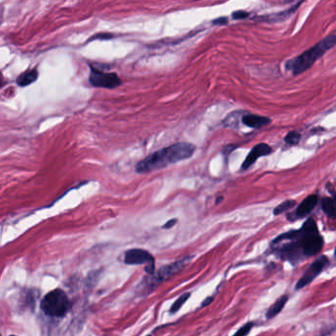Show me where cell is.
<instances>
[{
    "mask_svg": "<svg viewBox=\"0 0 336 336\" xmlns=\"http://www.w3.org/2000/svg\"><path fill=\"white\" fill-rule=\"evenodd\" d=\"M195 152V146L188 142H178L158 150L136 165L138 173L151 172L166 168L168 165L189 159Z\"/></svg>",
    "mask_w": 336,
    "mask_h": 336,
    "instance_id": "obj_1",
    "label": "cell"
},
{
    "mask_svg": "<svg viewBox=\"0 0 336 336\" xmlns=\"http://www.w3.org/2000/svg\"><path fill=\"white\" fill-rule=\"evenodd\" d=\"M335 46H336V35H329L300 56L287 61L286 68L290 70L293 75H300L311 68L316 61L322 58Z\"/></svg>",
    "mask_w": 336,
    "mask_h": 336,
    "instance_id": "obj_2",
    "label": "cell"
},
{
    "mask_svg": "<svg viewBox=\"0 0 336 336\" xmlns=\"http://www.w3.org/2000/svg\"><path fill=\"white\" fill-rule=\"evenodd\" d=\"M71 307L66 293L61 289L49 292L41 302L42 311L52 318H63Z\"/></svg>",
    "mask_w": 336,
    "mask_h": 336,
    "instance_id": "obj_3",
    "label": "cell"
},
{
    "mask_svg": "<svg viewBox=\"0 0 336 336\" xmlns=\"http://www.w3.org/2000/svg\"><path fill=\"white\" fill-rule=\"evenodd\" d=\"M191 257L186 256L183 257L173 263H170L168 265H165L163 267H161L158 272L151 274L149 277H147L144 283H145V288L147 289V291L151 292L156 286H158L159 284H161L164 281L168 280V278L172 277L174 274L178 273L181 269H183L185 267V265L190 261Z\"/></svg>",
    "mask_w": 336,
    "mask_h": 336,
    "instance_id": "obj_4",
    "label": "cell"
},
{
    "mask_svg": "<svg viewBox=\"0 0 336 336\" xmlns=\"http://www.w3.org/2000/svg\"><path fill=\"white\" fill-rule=\"evenodd\" d=\"M90 69L91 72L89 76V82L93 87L113 89L122 84L120 77L115 73L104 72L91 64Z\"/></svg>",
    "mask_w": 336,
    "mask_h": 336,
    "instance_id": "obj_5",
    "label": "cell"
},
{
    "mask_svg": "<svg viewBox=\"0 0 336 336\" xmlns=\"http://www.w3.org/2000/svg\"><path fill=\"white\" fill-rule=\"evenodd\" d=\"M124 262L129 265L146 264V272L153 274L155 270V260L153 255L142 249H131L124 253Z\"/></svg>",
    "mask_w": 336,
    "mask_h": 336,
    "instance_id": "obj_6",
    "label": "cell"
},
{
    "mask_svg": "<svg viewBox=\"0 0 336 336\" xmlns=\"http://www.w3.org/2000/svg\"><path fill=\"white\" fill-rule=\"evenodd\" d=\"M329 264V258L326 255L320 256L318 259H316L310 267L306 270L304 275L298 281L296 285V289H302L309 285L311 282H313L316 277H318L321 272L326 268V266Z\"/></svg>",
    "mask_w": 336,
    "mask_h": 336,
    "instance_id": "obj_7",
    "label": "cell"
},
{
    "mask_svg": "<svg viewBox=\"0 0 336 336\" xmlns=\"http://www.w3.org/2000/svg\"><path fill=\"white\" fill-rule=\"evenodd\" d=\"M303 245V251L305 256H313L318 254L324 247V238L319 234L309 236L303 240H300Z\"/></svg>",
    "mask_w": 336,
    "mask_h": 336,
    "instance_id": "obj_8",
    "label": "cell"
},
{
    "mask_svg": "<svg viewBox=\"0 0 336 336\" xmlns=\"http://www.w3.org/2000/svg\"><path fill=\"white\" fill-rule=\"evenodd\" d=\"M271 153H272V149L268 144L259 143V144L255 145L252 149L250 154L247 156L246 160L244 161V163L242 165V168L247 169V168H251L256 162V160L259 157L267 156V155H270Z\"/></svg>",
    "mask_w": 336,
    "mask_h": 336,
    "instance_id": "obj_9",
    "label": "cell"
},
{
    "mask_svg": "<svg viewBox=\"0 0 336 336\" xmlns=\"http://www.w3.org/2000/svg\"><path fill=\"white\" fill-rule=\"evenodd\" d=\"M303 2H299L296 5H294L293 7L285 10V11H281V12H277V13H272V14H267V15H260L257 17H254L253 20L257 21V22H265V23H279V22H283L285 20H287L288 18L291 17V15L296 12V10L298 9V7L302 4Z\"/></svg>",
    "mask_w": 336,
    "mask_h": 336,
    "instance_id": "obj_10",
    "label": "cell"
},
{
    "mask_svg": "<svg viewBox=\"0 0 336 336\" xmlns=\"http://www.w3.org/2000/svg\"><path fill=\"white\" fill-rule=\"evenodd\" d=\"M318 202H319L318 195H316V194L309 195L307 198H305L301 202V204L298 206L297 210L293 214H291V215L288 216V218L292 217V216H295L294 217V220H295V219L303 218V217L309 215L314 210V208L317 206Z\"/></svg>",
    "mask_w": 336,
    "mask_h": 336,
    "instance_id": "obj_11",
    "label": "cell"
},
{
    "mask_svg": "<svg viewBox=\"0 0 336 336\" xmlns=\"http://www.w3.org/2000/svg\"><path fill=\"white\" fill-rule=\"evenodd\" d=\"M242 122L252 128H260L262 126H265L271 122V119L266 116L262 115H257V114H252V113H247L243 115L242 117Z\"/></svg>",
    "mask_w": 336,
    "mask_h": 336,
    "instance_id": "obj_12",
    "label": "cell"
},
{
    "mask_svg": "<svg viewBox=\"0 0 336 336\" xmlns=\"http://www.w3.org/2000/svg\"><path fill=\"white\" fill-rule=\"evenodd\" d=\"M39 77V72L37 69H31L22 73L16 80V83L20 87H27L32 83L36 82Z\"/></svg>",
    "mask_w": 336,
    "mask_h": 336,
    "instance_id": "obj_13",
    "label": "cell"
},
{
    "mask_svg": "<svg viewBox=\"0 0 336 336\" xmlns=\"http://www.w3.org/2000/svg\"><path fill=\"white\" fill-rule=\"evenodd\" d=\"M288 301V296L287 295H284L282 296L281 298H279L270 308L269 310L267 311V314H266V318L268 320L276 317L278 314H280L281 311L284 309L286 303Z\"/></svg>",
    "mask_w": 336,
    "mask_h": 336,
    "instance_id": "obj_14",
    "label": "cell"
},
{
    "mask_svg": "<svg viewBox=\"0 0 336 336\" xmlns=\"http://www.w3.org/2000/svg\"><path fill=\"white\" fill-rule=\"evenodd\" d=\"M322 208L328 216L333 217V218L336 217V204L333 198H331V197L323 198Z\"/></svg>",
    "mask_w": 336,
    "mask_h": 336,
    "instance_id": "obj_15",
    "label": "cell"
},
{
    "mask_svg": "<svg viewBox=\"0 0 336 336\" xmlns=\"http://www.w3.org/2000/svg\"><path fill=\"white\" fill-rule=\"evenodd\" d=\"M189 297H190V293H185V294H183V295H181L178 299H176L175 300V302L172 304V306L170 307V309H169V312L171 313V314H174V313H176V312H178V310L183 306V304L189 299Z\"/></svg>",
    "mask_w": 336,
    "mask_h": 336,
    "instance_id": "obj_16",
    "label": "cell"
},
{
    "mask_svg": "<svg viewBox=\"0 0 336 336\" xmlns=\"http://www.w3.org/2000/svg\"><path fill=\"white\" fill-rule=\"evenodd\" d=\"M296 201L295 200H285L284 202H282L281 204H279L275 209H274V215H279V214H282L290 209H292L293 207L296 206Z\"/></svg>",
    "mask_w": 336,
    "mask_h": 336,
    "instance_id": "obj_17",
    "label": "cell"
},
{
    "mask_svg": "<svg viewBox=\"0 0 336 336\" xmlns=\"http://www.w3.org/2000/svg\"><path fill=\"white\" fill-rule=\"evenodd\" d=\"M301 134L297 131H290L284 138V141L290 145H296L301 140Z\"/></svg>",
    "mask_w": 336,
    "mask_h": 336,
    "instance_id": "obj_18",
    "label": "cell"
},
{
    "mask_svg": "<svg viewBox=\"0 0 336 336\" xmlns=\"http://www.w3.org/2000/svg\"><path fill=\"white\" fill-rule=\"evenodd\" d=\"M252 328H253V323H248L247 325L242 327L233 336H247L252 331Z\"/></svg>",
    "mask_w": 336,
    "mask_h": 336,
    "instance_id": "obj_19",
    "label": "cell"
},
{
    "mask_svg": "<svg viewBox=\"0 0 336 336\" xmlns=\"http://www.w3.org/2000/svg\"><path fill=\"white\" fill-rule=\"evenodd\" d=\"M113 37H114V35L110 34V33H99V34L91 37L88 42H92V41H95V40H111Z\"/></svg>",
    "mask_w": 336,
    "mask_h": 336,
    "instance_id": "obj_20",
    "label": "cell"
},
{
    "mask_svg": "<svg viewBox=\"0 0 336 336\" xmlns=\"http://www.w3.org/2000/svg\"><path fill=\"white\" fill-rule=\"evenodd\" d=\"M249 16L250 14L244 10H238L232 13V18L235 20H244V19H247Z\"/></svg>",
    "mask_w": 336,
    "mask_h": 336,
    "instance_id": "obj_21",
    "label": "cell"
},
{
    "mask_svg": "<svg viewBox=\"0 0 336 336\" xmlns=\"http://www.w3.org/2000/svg\"><path fill=\"white\" fill-rule=\"evenodd\" d=\"M213 25H226L228 24V18L227 17H220L212 21Z\"/></svg>",
    "mask_w": 336,
    "mask_h": 336,
    "instance_id": "obj_22",
    "label": "cell"
},
{
    "mask_svg": "<svg viewBox=\"0 0 336 336\" xmlns=\"http://www.w3.org/2000/svg\"><path fill=\"white\" fill-rule=\"evenodd\" d=\"M176 222H177L176 219H171V220H169L166 224L164 225L163 228L164 229H169V228H171V227H173L174 225L176 224Z\"/></svg>",
    "mask_w": 336,
    "mask_h": 336,
    "instance_id": "obj_23",
    "label": "cell"
},
{
    "mask_svg": "<svg viewBox=\"0 0 336 336\" xmlns=\"http://www.w3.org/2000/svg\"><path fill=\"white\" fill-rule=\"evenodd\" d=\"M213 299H214L213 297H208V298H207V299H206V300H205V301L202 303V305H201V306H202V307L208 306V305H209V304H210V303L213 301Z\"/></svg>",
    "mask_w": 336,
    "mask_h": 336,
    "instance_id": "obj_24",
    "label": "cell"
},
{
    "mask_svg": "<svg viewBox=\"0 0 336 336\" xmlns=\"http://www.w3.org/2000/svg\"><path fill=\"white\" fill-rule=\"evenodd\" d=\"M223 200V197H220V198H218L217 200H216V204H218L220 201H222Z\"/></svg>",
    "mask_w": 336,
    "mask_h": 336,
    "instance_id": "obj_25",
    "label": "cell"
},
{
    "mask_svg": "<svg viewBox=\"0 0 336 336\" xmlns=\"http://www.w3.org/2000/svg\"><path fill=\"white\" fill-rule=\"evenodd\" d=\"M333 199H334V200H335V202H336V194H335V195H334V198H333Z\"/></svg>",
    "mask_w": 336,
    "mask_h": 336,
    "instance_id": "obj_26",
    "label": "cell"
},
{
    "mask_svg": "<svg viewBox=\"0 0 336 336\" xmlns=\"http://www.w3.org/2000/svg\"></svg>",
    "mask_w": 336,
    "mask_h": 336,
    "instance_id": "obj_27",
    "label": "cell"
},
{
    "mask_svg": "<svg viewBox=\"0 0 336 336\" xmlns=\"http://www.w3.org/2000/svg\"></svg>",
    "mask_w": 336,
    "mask_h": 336,
    "instance_id": "obj_28",
    "label": "cell"
},
{
    "mask_svg": "<svg viewBox=\"0 0 336 336\" xmlns=\"http://www.w3.org/2000/svg\"></svg>",
    "mask_w": 336,
    "mask_h": 336,
    "instance_id": "obj_29",
    "label": "cell"
}]
</instances>
